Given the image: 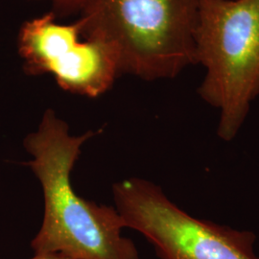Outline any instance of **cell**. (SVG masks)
<instances>
[{
    "instance_id": "1",
    "label": "cell",
    "mask_w": 259,
    "mask_h": 259,
    "mask_svg": "<svg viewBox=\"0 0 259 259\" xmlns=\"http://www.w3.org/2000/svg\"><path fill=\"white\" fill-rule=\"evenodd\" d=\"M96 134L69 135L68 125L47 110L37 132L24 147L33 158L27 163L45 197L41 228L31 243L35 254L63 253L74 259H139L133 241L121 235L120 214L107 205L84 200L75 192L70 174L81 147Z\"/></svg>"
},
{
    "instance_id": "2",
    "label": "cell",
    "mask_w": 259,
    "mask_h": 259,
    "mask_svg": "<svg viewBox=\"0 0 259 259\" xmlns=\"http://www.w3.org/2000/svg\"><path fill=\"white\" fill-rule=\"evenodd\" d=\"M201 0H95L78 19L82 36L115 51L120 74L173 79L195 62Z\"/></svg>"
},
{
    "instance_id": "3",
    "label": "cell",
    "mask_w": 259,
    "mask_h": 259,
    "mask_svg": "<svg viewBox=\"0 0 259 259\" xmlns=\"http://www.w3.org/2000/svg\"><path fill=\"white\" fill-rule=\"evenodd\" d=\"M195 62L205 68L198 94L220 111L219 138L232 141L259 96V0H201Z\"/></svg>"
},
{
    "instance_id": "4",
    "label": "cell",
    "mask_w": 259,
    "mask_h": 259,
    "mask_svg": "<svg viewBox=\"0 0 259 259\" xmlns=\"http://www.w3.org/2000/svg\"><path fill=\"white\" fill-rule=\"evenodd\" d=\"M112 192L125 228L140 232L159 259H259L252 232L195 218L149 181L126 179Z\"/></svg>"
},
{
    "instance_id": "5",
    "label": "cell",
    "mask_w": 259,
    "mask_h": 259,
    "mask_svg": "<svg viewBox=\"0 0 259 259\" xmlns=\"http://www.w3.org/2000/svg\"><path fill=\"white\" fill-rule=\"evenodd\" d=\"M56 19L50 12L20 27L18 48L25 73H49L63 90L88 97L109 91L120 74L113 48L100 39L83 37L79 20L62 24Z\"/></svg>"
},
{
    "instance_id": "6",
    "label": "cell",
    "mask_w": 259,
    "mask_h": 259,
    "mask_svg": "<svg viewBox=\"0 0 259 259\" xmlns=\"http://www.w3.org/2000/svg\"><path fill=\"white\" fill-rule=\"evenodd\" d=\"M95 0H53V13L56 18H63L77 12H85Z\"/></svg>"
},
{
    "instance_id": "7",
    "label": "cell",
    "mask_w": 259,
    "mask_h": 259,
    "mask_svg": "<svg viewBox=\"0 0 259 259\" xmlns=\"http://www.w3.org/2000/svg\"><path fill=\"white\" fill-rule=\"evenodd\" d=\"M31 259H74L70 256H67L63 253H41L35 254V256Z\"/></svg>"
}]
</instances>
